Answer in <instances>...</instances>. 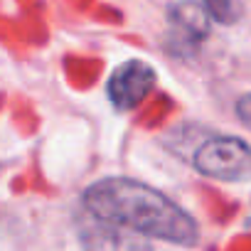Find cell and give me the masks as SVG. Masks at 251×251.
Here are the masks:
<instances>
[{
	"label": "cell",
	"mask_w": 251,
	"mask_h": 251,
	"mask_svg": "<svg viewBox=\"0 0 251 251\" xmlns=\"http://www.w3.org/2000/svg\"><path fill=\"white\" fill-rule=\"evenodd\" d=\"M84 207L106 226L136 231L158 241L192 246L200 239L197 222L168 195L141 180L103 177L86 187Z\"/></svg>",
	"instance_id": "cell-1"
},
{
	"label": "cell",
	"mask_w": 251,
	"mask_h": 251,
	"mask_svg": "<svg viewBox=\"0 0 251 251\" xmlns=\"http://www.w3.org/2000/svg\"><path fill=\"white\" fill-rule=\"evenodd\" d=\"M192 165L207 177L244 182L251 180V146L234 136H212L195 151Z\"/></svg>",
	"instance_id": "cell-2"
},
{
	"label": "cell",
	"mask_w": 251,
	"mask_h": 251,
	"mask_svg": "<svg viewBox=\"0 0 251 251\" xmlns=\"http://www.w3.org/2000/svg\"><path fill=\"white\" fill-rule=\"evenodd\" d=\"M155 86V69L141 59H128L113 69L108 79V101L118 111L136 108Z\"/></svg>",
	"instance_id": "cell-3"
},
{
	"label": "cell",
	"mask_w": 251,
	"mask_h": 251,
	"mask_svg": "<svg viewBox=\"0 0 251 251\" xmlns=\"http://www.w3.org/2000/svg\"><path fill=\"white\" fill-rule=\"evenodd\" d=\"M170 23L175 25V32H180L190 42H202L212 32V15L207 8L192 3V0H182L170 8Z\"/></svg>",
	"instance_id": "cell-4"
},
{
	"label": "cell",
	"mask_w": 251,
	"mask_h": 251,
	"mask_svg": "<svg viewBox=\"0 0 251 251\" xmlns=\"http://www.w3.org/2000/svg\"><path fill=\"white\" fill-rule=\"evenodd\" d=\"M202 3L212 15V20L219 25H231L241 18V5L236 0H202Z\"/></svg>",
	"instance_id": "cell-5"
},
{
	"label": "cell",
	"mask_w": 251,
	"mask_h": 251,
	"mask_svg": "<svg viewBox=\"0 0 251 251\" xmlns=\"http://www.w3.org/2000/svg\"><path fill=\"white\" fill-rule=\"evenodd\" d=\"M236 116H239V121L246 126V128L251 131V94H244L236 101Z\"/></svg>",
	"instance_id": "cell-6"
}]
</instances>
